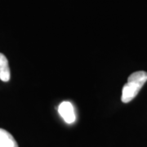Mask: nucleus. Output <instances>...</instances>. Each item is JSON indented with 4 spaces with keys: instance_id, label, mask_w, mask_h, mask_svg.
Here are the masks:
<instances>
[{
    "instance_id": "obj_1",
    "label": "nucleus",
    "mask_w": 147,
    "mask_h": 147,
    "mask_svg": "<svg viewBox=\"0 0 147 147\" xmlns=\"http://www.w3.org/2000/svg\"><path fill=\"white\" fill-rule=\"evenodd\" d=\"M147 81V72L137 71L132 73L127 79V83L122 90L121 100L123 103H128L133 100Z\"/></svg>"
},
{
    "instance_id": "obj_2",
    "label": "nucleus",
    "mask_w": 147,
    "mask_h": 147,
    "mask_svg": "<svg viewBox=\"0 0 147 147\" xmlns=\"http://www.w3.org/2000/svg\"><path fill=\"white\" fill-rule=\"evenodd\" d=\"M58 112L67 123H73L76 119L73 105L69 101H63L58 107Z\"/></svg>"
},
{
    "instance_id": "obj_3",
    "label": "nucleus",
    "mask_w": 147,
    "mask_h": 147,
    "mask_svg": "<svg viewBox=\"0 0 147 147\" xmlns=\"http://www.w3.org/2000/svg\"><path fill=\"white\" fill-rule=\"evenodd\" d=\"M0 147H18L13 136L3 128H0Z\"/></svg>"
},
{
    "instance_id": "obj_4",
    "label": "nucleus",
    "mask_w": 147,
    "mask_h": 147,
    "mask_svg": "<svg viewBox=\"0 0 147 147\" xmlns=\"http://www.w3.org/2000/svg\"><path fill=\"white\" fill-rule=\"evenodd\" d=\"M11 78L8 61L3 53H0V79L3 82H8Z\"/></svg>"
}]
</instances>
